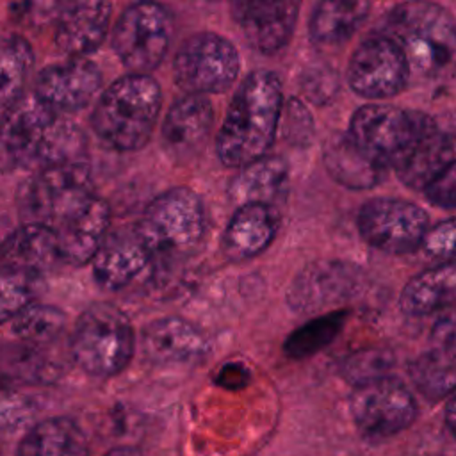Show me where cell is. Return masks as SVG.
<instances>
[{
  "label": "cell",
  "instance_id": "obj_1",
  "mask_svg": "<svg viewBox=\"0 0 456 456\" xmlns=\"http://www.w3.org/2000/svg\"><path fill=\"white\" fill-rule=\"evenodd\" d=\"M86 139L80 128L46 107L34 93L16 98L0 119V173L82 162Z\"/></svg>",
  "mask_w": 456,
  "mask_h": 456
},
{
  "label": "cell",
  "instance_id": "obj_2",
  "mask_svg": "<svg viewBox=\"0 0 456 456\" xmlns=\"http://www.w3.org/2000/svg\"><path fill=\"white\" fill-rule=\"evenodd\" d=\"M283 107L281 84L267 69L249 73L239 86L217 134V155L228 167H242L271 148Z\"/></svg>",
  "mask_w": 456,
  "mask_h": 456
},
{
  "label": "cell",
  "instance_id": "obj_3",
  "mask_svg": "<svg viewBox=\"0 0 456 456\" xmlns=\"http://www.w3.org/2000/svg\"><path fill=\"white\" fill-rule=\"evenodd\" d=\"M160 98V86L150 75L121 77L103 91L94 107V134L118 151L142 148L155 128Z\"/></svg>",
  "mask_w": 456,
  "mask_h": 456
},
{
  "label": "cell",
  "instance_id": "obj_4",
  "mask_svg": "<svg viewBox=\"0 0 456 456\" xmlns=\"http://www.w3.org/2000/svg\"><path fill=\"white\" fill-rule=\"evenodd\" d=\"M385 36L401 48L410 75L429 77L444 69L454 55V21L447 9L429 0H408L390 11Z\"/></svg>",
  "mask_w": 456,
  "mask_h": 456
},
{
  "label": "cell",
  "instance_id": "obj_5",
  "mask_svg": "<svg viewBox=\"0 0 456 456\" xmlns=\"http://www.w3.org/2000/svg\"><path fill=\"white\" fill-rule=\"evenodd\" d=\"M137 335L128 315L110 303L86 308L71 331L69 354L73 362L94 378H112L123 372L135 353Z\"/></svg>",
  "mask_w": 456,
  "mask_h": 456
},
{
  "label": "cell",
  "instance_id": "obj_6",
  "mask_svg": "<svg viewBox=\"0 0 456 456\" xmlns=\"http://www.w3.org/2000/svg\"><path fill=\"white\" fill-rule=\"evenodd\" d=\"M135 228L153 260L185 256L205 232L201 200L187 187L167 189L150 201Z\"/></svg>",
  "mask_w": 456,
  "mask_h": 456
},
{
  "label": "cell",
  "instance_id": "obj_7",
  "mask_svg": "<svg viewBox=\"0 0 456 456\" xmlns=\"http://www.w3.org/2000/svg\"><path fill=\"white\" fill-rule=\"evenodd\" d=\"M93 196V180L84 160L53 164L37 169L23 185L20 208L27 219L25 223L55 228Z\"/></svg>",
  "mask_w": 456,
  "mask_h": 456
},
{
  "label": "cell",
  "instance_id": "obj_8",
  "mask_svg": "<svg viewBox=\"0 0 456 456\" xmlns=\"http://www.w3.org/2000/svg\"><path fill=\"white\" fill-rule=\"evenodd\" d=\"M349 411L362 436L385 440L413 424L417 401L401 379L381 374L356 383L349 397Z\"/></svg>",
  "mask_w": 456,
  "mask_h": 456
},
{
  "label": "cell",
  "instance_id": "obj_9",
  "mask_svg": "<svg viewBox=\"0 0 456 456\" xmlns=\"http://www.w3.org/2000/svg\"><path fill=\"white\" fill-rule=\"evenodd\" d=\"M171 36L169 11L157 2L139 0L119 16L112 32V48L126 69L146 75L166 57Z\"/></svg>",
  "mask_w": 456,
  "mask_h": 456
},
{
  "label": "cell",
  "instance_id": "obj_10",
  "mask_svg": "<svg viewBox=\"0 0 456 456\" xmlns=\"http://www.w3.org/2000/svg\"><path fill=\"white\" fill-rule=\"evenodd\" d=\"M173 69L176 84L187 94L223 93L239 75V53L228 39L201 32L180 46Z\"/></svg>",
  "mask_w": 456,
  "mask_h": 456
},
{
  "label": "cell",
  "instance_id": "obj_11",
  "mask_svg": "<svg viewBox=\"0 0 456 456\" xmlns=\"http://www.w3.org/2000/svg\"><path fill=\"white\" fill-rule=\"evenodd\" d=\"M356 226L372 248L390 255H404L420 248L429 228V216L408 200L372 198L360 207Z\"/></svg>",
  "mask_w": 456,
  "mask_h": 456
},
{
  "label": "cell",
  "instance_id": "obj_12",
  "mask_svg": "<svg viewBox=\"0 0 456 456\" xmlns=\"http://www.w3.org/2000/svg\"><path fill=\"white\" fill-rule=\"evenodd\" d=\"M363 278L362 269L351 262H312L292 281L287 303L297 314H322L328 306H342L356 297Z\"/></svg>",
  "mask_w": 456,
  "mask_h": 456
},
{
  "label": "cell",
  "instance_id": "obj_13",
  "mask_svg": "<svg viewBox=\"0 0 456 456\" xmlns=\"http://www.w3.org/2000/svg\"><path fill=\"white\" fill-rule=\"evenodd\" d=\"M408 78L410 69L401 48L383 32L363 39L349 61V86L365 98H390L406 86Z\"/></svg>",
  "mask_w": 456,
  "mask_h": 456
},
{
  "label": "cell",
  "instance_id": "obj_14",
  "mask_svg": "<svg viewBox=\"0 0 456 456\" xmlns=\"http://www.w3.org/2000/svg\"><path fill=\"white\" fill-rule=\"evenodd\" d=\"M413 112L387 103H367L351 119L349 137L376 162L392 166L413 135Z\"/></svg>",
  "mask_w": 456,
  "mask_h": 456
},
{
  "label": "cell",
  "instance_id": "obj_15",
  "mask_svg": "<svg viewBox=\"0 0 456 456\" xmlns=\"http://www.w3.org/2000/svg\"><path fill=\"white\" fill-rule=\"evenodd\" d=\"M413 135L392 167L406 187L422 191L454 164V141L424 112H413Z\"/></svg>",
  "mask_w": 456,
  "mask_h": 456
},
{
  "label": "cell",
  "instance_id": "obj_16",
  "mask_svg": "<svg viewBox=\"0 0 456 456\" xmlns=\"http://www.w3.org/2000/svg\"><path fill=\"white\" fill-rule=\"evenodd\" d=\"M153 262L135 224L109 230L91 258L93 278L98 287L119 292Z\"/></svg>",
  "mask_w": 456,
  "mask_h": 456
},
{
  "label": "cell",
  "instance_id": "obj_17",
  "mask_svg": "<svg viewBox=\"0 0 456 456\" xmlns=\"http://www.w3.org/2000/svg\"><path fill=\"white\" fill-rule=\"evenodd\" d=\"M102 73L84 57L46 66L36 78L34 94L53 112H75L84 109L98 93Z\"/></svg>",
  "mask_w": 456,
  "mask_h": 456
},
{
  "label": "cell",
  "instance_id": "obj_18",
  "mask_svg": "<svg viewBox=\"0 0 456 456\" xmlns=\"http://www.w3.org/2000/svg\"><path fill=\"white\" fill-rule=\"evenodd\" d=\"M297 9L299 0H232L240 32L262 53H274L289 43Z\"/></svg>",
  "mask_w": 456,
  "mask_h": 456
},
{
  "label": "cell",
  "instance_id": "obj_19",
  "mask_svg": "<svg viewBox=\"0 0 456 456\" xmlns=\"http://www.w3.org/2000/svg\"><path fill=\"white\" fill-rule=\"evenodd\" d=\"M139 344L144 358L159 365L191 363L208 353L205 333L176 315L150 321L141 331Z\"/></svg>",
  "mask_w": 456,
  "mask_h": 456
},
{
  "label": "cell",
  "instance_id": "obj_20",
  "mask_svg": "<svg viewBox=\"0 0 456 456\" xmlns=\"http://www.w3.org/2000/svg\"><path fill=\"white\" fill-rule=\"evenodd\" d=\"M110 0H73L57 16L55 43L69 57L93 53L105 39L110 25Z\"/></svg>",
  "mask_w": 456,
  "mask_h": 456
},
{
  "label": "cell",
  "instance_id": "obj_21",
  "mask_svg": "<svg viewBox=\"0 0 456 456\" xmlns=\"http://www.w3.org/2000/svg\"><path fill=\"white\" fill-rule=\"evenodd\" d=\"M109 205L93 196L82 208L52 228L57 237L61 262L71 265L89 264L103 237L110 230Z\"/></svg>",
  "mask_w": 456,
  "mask_h": 456
},
{
  "label": "cell",
  "instance_id": "obj_22",
  "mask_svg": "<svg viewBox=\"0 0 456 456\" xmlns=\"http://www.w3.org/2000/svg\"><path fill=\"white\" fill-rule=\"evenodd\" d=\"M278 212L273 205L246 203L232 214L221 239V249L232 262H244L260 255L274 239Z\"/></svg>",
  "mask_w": 456,
  "mask_h": 456
},
{
  "label": "cell",
  "instance_id": "obj_23",
  "mask_svg": "<svg viewBox=\"0 0 456 456\" xmlns=\"http://www.w3.org/2000/svg\"><path fill=\"white\" fill-rule=\"evenodd\" d=\"M214 109L203 94H185L169 109L162 125V141L169 155L187 159L208 139Z\"/></svg>",
  "mask_w": 456,
  "mask_h": 456
},
{
  "label": "cell",
  "instance_id": "obj_24",
  "mask_svg": "<svg viewBox=\"0 0 456 456\" xmlns=\"http://www.w3.org/2000/svg\"><path fill=\"white\" fill-rule=\"evenodd\" d=\"M456 294L454 262H440L415 274L399 296V308L410 317L431 315L438 310L451 308Z\"/></svg>",
  "mask_w": 456,
  "mask_h": 456
},
{
  "label": "cell",
  "instance_id": "obj_25",
  "mask_svg": "<svg viewBox=\"0 0 456 456\" xmlns=\"http://www.w3.org/2000/svg\"><path fill=\"white\" fill-rule=\"evenodd\" d=\"M324 166L331 178L349 189L376 187L387 167L369 157L349 134H335L324 144Z\"/></svg>",
  "mask_w": 456,
  "mask_h": 456
},
{
  "label": "cell",
  "instance_id": "obj_26",
  "mask_svg": "<svg viewBox=\"0 0 456 456\" xmlns=\"http://www.w3.org/2000/svg\"><path fill=\"white\" fill-rule=\"evenodd\" d=\"M239 169L228 187V194L237 207L246 203L274 207V201L285 194L289 167L281 157L264 155Z\"/></svg>",
  "mask_w": 456,
  "mask_h": 456
},
{
  "label": "cell",
  "instance_id": "obj_27",
  "mask_svg": "<svg viewBox=\"0 0 456 456\" xmlns=\"http://www.w3.org/2000/svg\"><path fill=\"white\" fill-rule=\"evenodd\" d=\"M0 262V265H16L43 274L61 262L55 232L41 223H25L20 228H12L4 244Z\"/></svg>",
  "mask_w": 456,
  "mask_h": 456
},
{
  "label": "cell",
  "instance_id": "obj_28",
  "mask_svg": "<svg viewBox=\"0 0 456 456\" xmlns=\"http://www.w3.org/2000/svg\"><path fill=\"white\" fill-rule=\"evenodd\" d=\"M62 370L52 346L18 342L0 351V381L5 387L41 385L53 381Z\"/></svg>",
  "mask_w": 456,
  "mask_h": 456
},
{
  "label": "cell",
  "instance_id": "obj_29",
  "mask_svg": "<svg viewBox=\"0 0 456 456\" xmlns=\"http://www.w3.org/2000/svg\"><path fill=\"white\" fill-rule=\"evenodd\" d=\"M16 456H89V444L75 420L52 417L23 436Z\"/></svg>",
  "mask_w": 456,
  "mask_h": 456
},
{
  "label": "cell",
  "instance_id": "obj_30",
  "mask_svg": "<svg viewBox=\"0 0 456 456\" xmlns=\"http://www.w3.org/2000/svg\"><path fill=\"white\" fill-rule=\"evenodd\" d=\"M369 11L367 0H319L310 16V37L319 45L347 41Z\"/></svg>",
  "mask_w": 456,
  "mask_h": 456
},
{
  "label": "cell",
  "instance_id": "obj_31",
  "mask_svg": "<svg viewBox=\"0 0 456 456\" xmlns=\"http://www.w3.org/2000/svg\"><path fill=\"white\" fill-rule=\"evenodd\" d=\"M349 310L335 308L317 314L308 322L297 326L283 342V353L290 360H305L330 346L349 319Z\"/></svg>",
  "mask_w": 456,
  "mask_h": 456
},
{
  "label": "cell",
  "instance_id": "obj_32",
  "mask_svg": "<svg viewBox=\"0 0 456 456\" xmlns=\"http://www.w3.org/2000/svg\"><path fill=\"white\" fill-rule=\"evenodd\" d=\"M415 388L431 401H440L454 388V347L438 346L422 353L408 367Z\"/></svg>",
  "mask_w": 456,
  "mask_h": 456
},
{
  "label": "cell",
  "instance_id": "obj_33",
  "mask_svg": "<svg viewBox=\"0 0 456 456\" xmlns=\"http://www.w3.org/2000/svg\"><path fill=\"white\" fill-rule=\"evenodd\" d=\"M32 64V48L21 36H0V109H5L21 96Z\"/></svg>",
  "mask_w": 456,
  "mask_h": 456
},
{
  "label": "cell",
  "instance_id": "obj_34",
  "mask_svg": "<svg viewBox=\"0 0 456 456\" xmlns=\"http://www.w3.org/2000/svg\"><path fill=\"white\" fill-rule=\"evenodd\" d=\"M41 289V273L16 265H0V324L12 321L23 308L32 305Z\"/></svg>",
  "mask_w": 456,
  "mask_h": 456
},
{
  "label": "cell",
  "instance_id": "obj_35",
  "mask_svg": "<svg viewBox=\"0 0 456 456\" xmlns=\"http://www.w3.org/2000/svg\"><path fill=\"white\" fill-rule=\"evenodd\" d=\"M66 328V315L55 306L32 303L12 319V331L21 342L55 346Z\"/></svg>",
  "mask_w": 456,
  "mask_h": 456
},
{
  "label": "cell",
  "instance_id": "obj_36",
  "mask_svg": "<svg viewBox=\"0 0 456 456\" xmlns=\"http://www.w3.org/2000/svg\"><path fill=\"white\" fill-rule=\"evenodd\" d=\"M420 248L424 253L435 260L449 262L454 255V219H445L433 228H428ZM419 248V249H420Z\"/></svg>",
  "mask_w": 456,
  "mask_h": 456
},
{
  "label": "cell",
  "instance_id": "obj_37",
  "mask_svg": "<svg viewBox=\"0 0 456 456\" xmlns=\"http://www.w3.org/2000/svg\"><path fill=\"white\" fill-rule=\"evenodd\" d=\"M387 367H390V356L387 351H367L362 354H353L344 363V374L349 379L362 383L385 374Z\"/></svg>",
  "mask_w": 456,
  "mask_h": 456
},
{
  "label": "cell",
  "instance_id": "obj_38",
  "mask_svg": "<svg viewBox=\"0 0 456 456\" xmlns=\"http://www.w3.org/2000/svg\"><path fill=\"white\" fill-rule=\"evenodd\" d=\"M281 114L285 116L283 125H285L287 137L297 144L308 141V137L312 135L314 123L306 107L296 98H290L287 105L281 107Z\"/></svg>",
  "mask_w": 456,
  "mask_h": 456
},
{
  "label": "cell",
  "instance_id": "obj_39",
  "mask_svg": "<svg viewBox=\"0 0 456 456\" xmlns=\"http://www.w3.org/2000/svg\"><path fill=\"white\" fill-rule=\"evenodd\" d=\"M422 192L426 194V198L440 207V208H447L452 210L454 203H456V171H454V164L449 166L445 171H442L435 180H431Z\"/></svg>",
  "mask_w": 456,
  "mask_h": 456
},
{
  "label": "cell",
  "instance_id": "obj_40",
  "mask_svg": "<svg viewBox=\"0 0 456 456\" xmlns=\"http://www.w3.org/2000/svg\"><path fill=\"white\" fill-rule=\"evenodd\" d=\"M64 5V0H14L18 16L30 25L48 23L59 16Z\"/></svg>",
  "mask_w": 456,
  "mask_h": 456
},
{
  "label": "cell",
  "instance_id": "obj_41",
  "mask_svg": "<svg viewBox=\"0 0 456 456\" xmlns=\"http://www.w3.org/2000/svg\"><path fill=\"white\" fill-rule=\"evenodd\" d=\"M251 370L240 362H226L214 374V383L224 390H242L251 383Z\"/></svg>",
  "mask_w": 456,
  "mask_h": 456
},
{
  "label": "cell",
  "instance_id": "obj_42",
  "mask_svg": "<svg viewBox=\"0 0 456 456\" xmlns=\"http://www.w3.org/2000/svg\"><path fill=\"white\" fill-rule=\"evenodd\" d=\"M335 87H337V82L330 69H315L314 73L308 75L303 86L306 96H310L315 102H326L335 91Z\"/></svg>",
  "mask_w": 456,
  "mask_h": 456
},
{
  "label": "cell",
  "instance_id": "obj_43",
  "mask_svg": "<svg viewBox=\"0 0 456 456\" xmlns=\"http://www.w3.org/2000/svg\"><path fill=\"white\" fill-rule=\"evenodd\" d=\"M103 456H144L137 447H132V445H119V447H114L110 449L109 452H105Z\"/></svg>",
  "mask_w": 456,
  "mask_h": 456
},
{
  "label": "cell",
  "instance_id": "obj_44",
  "mask_svg": "<svg viewBox=\"0 0 456 456\" xmlns=\"http://www.w3.org/2000/svg\"><path fill=\"white\" fill-rule=\"evenodd\" d=\"M445 420H447V426L451 429V433L454 431V401H452V394L447 395V404H445Z\"/></svg>",
  "mask_w": 456,
  "mask_h": 456
},
{
  "label": "cell",
  "instance_id": "obj_45",
  "mask_svg": "<svg viewBox=\"0 0 456 456\" xmlns=\"http://www.w3.org/2000/svg\"><path fill=\"white\" fill-rule=\"evenodd\" d=\"M11 230H12V228H9L7 224H2V223H0V260H2L4 244H5V240H7V235L11 233Z\"/></svg>",
  "mask_w": 456,
  "mask_h": 456
},
{
  "label": "cell",
  "instance_id": "obj_46",
  "mask_svg": "<svg viewBox=\"0 0 456 456\" xmlns=\"http://www.w3.org/2000/svg\"><path fill=\"white\" fill-rule=\"evenodd\" d=\"M0 456H4V454H2V452H0Z\"/></svg>",
  "mask_w": 456,
  "mask_h": 456
}]
</instances>
